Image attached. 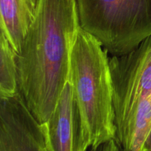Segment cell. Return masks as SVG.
<instances>
[{
    "instance_id": "4",
    "label": "cell",
    "mask_w": 151,
    "mask_h": 151,
    "mask_svg": "<svg viewBox=\"0 0 151 151\" xmlns=\"http://www.w3.org/2000/svg\"><path fill=\"white\" fill-rule=\"evenodd\" d=\"M116 134L139 103L151 96V35L131 52L109 58Z\"/></svg>"
},
{
    "instance_id": "7",
    "label": "cell",
    "mask_w": 151,
    "mask_h": 151,
    "mask_svg": "<svg viewBox=\"0 0 151 151\" xmlns=\"http://www.w3.org/2000/svg\"><path fill=\"white\" fill-rule=\"evenodd\" d=\"M38 0H0V28L15 51L20 52L32 24Z\"/></svg>"
},
{
    "instance_id": "9",
    "label": "cell",
    "mask_w": 151,
    "mask_h": 151,
    "mask_svg": "<svg viewBox=\"0 0 151 151\" xmlns=\"http://www.w3.org/2000/svg\"><path fill=\"white\" fill-rule=\"evenodd\" d=\"M91 151H122V149L115 139H112L97 147H91Z\"/></svg>"
},
{
    "instance_id": "3",
    "label": "cell",
    "mask_w": 151,
    "mask_h": 151,
    "mask_svg": "<svg viewBox=\"0 0 151 151\" xmlns=\"http://www.w3.org/2000/svg\"><path fill=\"white\" fill-rule=\"evenodd\" d=\"M81 27L107 52L125 54L151 35V0H76Z\"/></svg>"
},
{
    "instance_id": "1",
    "label": "cell",
    "mask_w": 151,
    "mask_h": 151,
    "mask_svg": "<svg viewBox=\"0 0 151 151\" xmlns=\"http://www.w3.org/2000/svg\"><path fill=\"white\" fill-rule=\"evenodd\" d=\"M80 28L76 0H38L16 66L19 93L40 124L51 116L69 81L71 53Z\"/></svg>"
},
{
    "instance_id": "10",
    "label": "cell",
    "mask_w": 151,
    "mask_h": 151,
    "mask_svg": "<svg viewBox=\"0 0 151 151\" xmlns=\"http://www.w3.org/2000/svg\"><path fill=\"white\" fill-rule=\"evenodd\" d=\"M143 150H145L147 151H151V131H150V134H149L148 137H147V140H146L145 143Z\"/></svg>"
},
{
    "instance_id": "5",
    "label": "cell",
    "mask_w": 151,
    "mask_h": 151,
    "mask_svg": "<svg viewBox=\"0 0 151 151\" xmlns=\"http://www.w3.org/2000/svg\"><path fill=\"white\" fill-rule=\"evenodd\" d=\"M41 126L48 151H86L91 147L73 88L69 81L51 116Z\"/></svg>"
},
{
    "instance_id": "2",
    "label": "cell",
    "mask_w": 151,
    "mask_h": 151,
    "mask_svg": "<svg viewBox=\"0 0 151 151\" xmlns=\"http://www.w3.org/2000/svg\"><path fill=\"white\" fill-rule=\"evenodd\" d=\"M107 52L82 27L70 57L69 82L73 88L91 147L115 139L113 87Z\"/></svg>"
},
{
    "instance_id": "11",
    "label": "cell",
    "mask_w": 151,
    "mask_h": 151,
    "mask_svg": "<svg viewBox=\"0 0 151 151\" xmlns=\"http://www.w3.org/2000/svg\"><path fill=\"white\" fill-rule=\"evenodd\" d=\"M142 151H147V150H142Z\"/></svg>"
},
{
    "instance_id": "6",
    "label": "cell",
    "mask_w": 151,
    "mask_h": 151,
    "mask_svg": "<svg viewBox=\"0 0 151 151\" xmlns=\"http://www.w3.org/2000/svg\"><path fill=\"white\" fill-rule=\"evenodd\" d=\"M0 151H48L41 124L20 93L0 98Z\"/></svg>"
},
{
    "instance_id": "8",
    "label": "cell",
    "mask_w": 151,
    "mask_h": 151,
    "mask_svg": "<svg viewBox=\"0 0 151 151\" xmlns=\"http://www.w3.org/2000/svg\"><path fill=\"white\" fill-rule=\"evenodd\" d=\"M17 52L3 32L0 35V98L19 94L16 66Z\"/></svg>"
}]
</instances>
